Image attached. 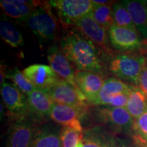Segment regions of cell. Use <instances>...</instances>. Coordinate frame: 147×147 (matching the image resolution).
I'll return each mask as SVG.
<instances>
[{
	"instance_id": "cell-9",
	"label": "cell",
	"mask_w": 147,
	"mask_h": 147,
	"mask_svg": "<svg viewBox=\"0 0 147 147\" xmlns=\"http://www.w3.org/2000/svg\"><path fill=\"white\" fill-rule=\"evenodd\" d=\"M55 103L71 106L87 105V99L79 88L60 79L52 87L46 90Z\"/></svg>"
},
{
	"instance_id": "cell-29",
	"label": "cell",
	"mask_w": 147,
	"mask_h": 147,
	"mask_svg": "<svg viewBox=\"0 0 147 147\" xmlns=\"http://www.w3.org/2000/svg\"><path fill=\"white\" fill-rule=\"evenodd\" d=\"M93 4L95 5H109V4H113V1H92Z\"/></svg>"
},
{
	"instance_id": "cell-18",
	"label": "cell",
	"mask_w": 147,
	"mask_h": 147,
	"mask_svg": "<svg viewBox=\"0 0 147 147\" xmlns=\"http://www.w3.org/2000/svg\"><path fill=\"white\" fill-rule=\"evenodd\" d=\"M128 10L137 30L147 40V1H121Z\"/></svg>"
},
{
	"instance_id": "cell-27",
	"label": "cell",
	"mask_w": 147,
	"mask_h": 147,
	"mask_svg": "<svg viewBox=\"0 0 147 147\" xmlns=\"http://www.w3.org/2000/svg\"><path fill=\"white\" fill-rule=\"evenodd\" d=\"M83 147H108L113 140H106L101 135L95 133H88L82 139Z\"/></svg>"
},
{
	"instance_id": "cell-33",
	"label": "cell",
	"mask_w": 147,
	"mask_h": 147,
	"mask_svg": "<svg viewBox=\"0 0 147 147\" xmlns=\"http://www.w3.org/2000/svg\"><path fill=\"white\" fill-rule=\"evenodd\" d=\"M136 146L137 147H147V145H136Z\"/></svg>"
},
{
	"instance_id": "cell-4",
	"label": "cell",
	"mask_w": 147,
	"mask_h": 147,
	"mask_svg": "<svg viewBox=\"0 0 147 147\" xmlns=\"http://www.w3.org/2000/svg\"><path fill=\"white\" fill-rule=\"evenodd\" d=\"M49 4L56 11L59 21L65 29L91 13L94 6L89 0H53L49 1Z\"/></svg>"
},
{
	"instance_id": "cell-2",
	"label": "cell",
	"mask_w": 147,
	"mask_h": 147,
	"mask_svg": "<svg viewBox=\"0 0 147 147\" xmlns=\"http://www.w3.org/2000/svg\"><path fill=\"white\" fill-rule=\"evenodd\" d=\"M146 64V58L141 52L123 53L111 58L109 70L123 81L137 87Z\"/></svg>"
},
{
	"instance_id": "cell-15",
	"label": "cell",
	"mask_w": 147,
	"mask_h": 147,
	"mask_svg": "<svg viewBox=\"0 0 147 147\" xmlns=\"http://www.w3.org/2000/svg\"><path fill=\"white\" fill-rule=\"evenodd\" d=\"M133 86L118 78L110 77L105 80L96 98L91 104L95 106H108L114 97L121 93H129Z\"/></svg>"
},
{
	"instance_id": "cell-28",
	"label": "cell",
	"mask_w": 147,
	"mask_h": 147,
	"mask_svg": "<svg viewBox=\"0 0 147 147\" xmlns=\"http://www.w3.org/2000/svg\"><path fill=\"white\" fill-rule=\"evenodd\" d=\"M137 87L147 99V62L139 78Z\"/></svg>"
},
{
	"instance_id": "cell-26",
	"label": "cell",
	"mask_w": 147,
	"mask_h": 147,
	"mask_svg": "<svg viewBox=\"0 0 147 147\" xmlns=\"http://www.w3.org/2000/svg\"><path fill=\"white\" fill-rule=\"evenodd\" d=\"M83 138V132L71 127L64 126L61 131L62 147H77Z\"/></svg>"
},
{
	"instance_id": "cell-32",
	"label": "cell",
	"mask_w": 147,
	"mask_h": 147,
	"mask_svg": "<svg viewBox=\"0 0 147 147\" xmlns=\"http://www.w3.org/2000/svg\"><path fill=\"white\" fill-rule=\"evenodd\" d=\"M108 147H115V144H114V142H113L110 143V144Z\"/></svg>"
},
{
	"instance_id": "cell-24",
	"label": "cell",
	"mask_w": 147,
	"mask_h": 147,
	"mask_svg": "<svg viewBox=\"0 0 147 147\" xmlns=\"http://www.w3.org/2000/svg\"><path fill=\"white\" fill-rule=\"evenodd\" d=\"M113 15L115 24L117 26L138 31L128 10L122 2H116L113 5Z\"/></svg>"
},
{
	"instance_id": "cell-23",
	"label": "cell",
	"mask_w": 147,
	"mask_h": 147,
	"mask_svg": "<svg viewBox=\"0 0 147 147\" xmlns=\"http://www.w3.org/2000/svg\"><path fill=\"white\" fill-rule=\"evenodd\" d=\"M7 78H10L14 85L25 95H28L36 89L32 82L25 76L23 71H20L16 67L8 71Z\"/></svg>"
},
{
	"instance_id": "cell-11",
	"label": "cell",
	"mask_w": 147,
	"mask_h": 147,
	"mask_svg": "<svg viewBox=\"0 0 147 147\" xmlns=\"http://www.w3.org/2000/svg\"><path fill=\"white\" fill-rule=\"evenodd\" d=\"M29 116L35 122H42L50 117L55 102L45 90L36 89L27 95Z\"/></svg>"
},
{
	"instance_id": "cell-13",
	"label": "cell",
	"mask_w": 147,
	"mask_h": 147,
	"mask_svg": "<svg viewBox=\"0 0 147 147\" xmlns=\"http://www.w3.org/2000/svg\"><path fill=\"white\" fill-rule=\"evenodd\" d=\"M75 79L77 86L89 104L96 98L106 80L102 74L84 70L75 71Z\"/></svg>"
},
{
	"instance_id": "cell-7",
	"label": "cell",
	"mask_w": 147,
	"mask_h": 147,
	"mask_svg": "<svg viewBox=\"0 0 147 147\" xmlns=\"http://www.w3.org/2000/svg\"><path fill=\"white\" fill-rule=\"evenodd\" d=\"M1 95L3 103L14 120L29 115L27 97L14 84L5 82L1 84Z\"/></svg>"
},
{
	"instance_id": "cell-30",
	"label": "cell",
	"mask_w": 147,
	"mask_h": 147,
	"mask_svg": "<svg viewBox=\"0 0 147 147\" xmlns=\"http://www.w3.org/2000/svg\"><path fill=\"white\" fill-rule=\"evenodd\" d=\"M142 53L144 54V53H147V40H145L144 42H143V47Z\"/></svg>"
},
{
	"instance_id": "cell-5",
	"label": "cell",
	"mask_w": 147,
	"mask_h": 147,
	"mask_svg": "<svg viewBox=\"0 0 147 147\" xmlns=\"http://www.w3.org/2000/svg\"><path fill=\"white\" fill-rule=\"evenodd\" d=\"M74 26L93 42L104 56L113 57V50L109 45L106 29L95 21L92 12L77 21Z\"/></svg>"
},
{
	"instance_id": "cell-25",
	"label": "cell",
	"mask_w": 147,
	"mask_h": 147,
	"mask_svg": "<svg viewBox=\"0 0 147 147\" xmlns=\"http://www.w3.org/2000/svg\"><path fill=\"white\" fill-rule=\"evenodd\" d=\"M131 130L136 145H147V110L134 120Z\"/></svg>"
},
{
	"instance_id": "cell-34",
	"label": "cell",
	"mask_w": 147,
	"mask_h": 147,
	"mask_svg": "<svg viewBox=\"0 0 147 147\" xmlns=\"http://www.w3.org/2000/svg\"><path fill=\"white\" fill-rule=\"evenodd\" d=\"M146 62H147V57H146Z\"/></svg>"
},
{
	"instance_id": "cell-8",
	"label": "cell",
	"mask_w": 147,
	"mask_h": 147,
	"mask_svg": "<svg viewBox=\"0 0 147 147\" xmlns=\"http://www.w3.org/2000/svg\"><path fill=\"white\" fill-rule=\"evenodd\" d=\"M108 38L111 45L117 50L124 53L138 51L142 53L143 42L138 31L113 25L108 29Z\"/></svg>"
},
{
	"instance_id": "cell-17",
	"label": "cell",
	"mask_w": 147,
	"mask_h": 147,
	"mask_svg": "<svg viewBox=\"0 0 147 147\" xmlns=\"http://www.w3.org/2000/svg\"><path fill=\"white\" fill-rule=\"evenodd\" d=\"M39 1L21 0H1L0 5L7 16L25 21L38 5Z\"/></svg>"
},
{
	"instance_id": "cell-16",
	"label": "cell",
	"mask_w": 147,
	"mask_h": 147,
	"mask_svg": "<svg viewBox=\"0 0 147 147\" xmlns=\"http://www.w3.org/2000/svg\"><path fill=\"white\" fill-rule=\"evenodd\" d=\"M88 110V106H71L55 103L51 113L50 117L55 123L64 126H69L80 121Z\"/></svg>"
},
{
	"instance_id": "cell-21",
	"label": "cell",
	"mask_w": 147,
	"mask_h": 147,
	"mask_svg": "<svg viewBox=\"0 0 147 147\" xmlns=\"http://www.w3.org/2000/svg\"><path fill=\"white\" fill-rule=\"evenodd\" d=\"M0 35L5 43L13 48H18L23 45V36L17 29L5 19L0 23Z\"/></svg>"
},
{
	"instance_id": "cell-19",
	"label": "cell",
	"mask_w": 147,
	"mask_h": 147,
	"mask_svg": "<svg viewBox=\"0 0 147 147\" xmlns=\"http://www.w3.org/2000/svg\"><path fill=\"white\" fill-rule=\"evenodd\" d=\"M61 131L52 125L38 128L31 147H62Z\"/></svg>"
},
{
	"instance_id": "cell-1",
	"label": "cell",
	"mask_w": 147,
	"mask_h": 147,
	"mask_svg": "<svg viewBox=\"0 0 147 147\" xmlns=\"http://www.w3.org/2000/svg\"><path fill=\"white\" fill-rule=\"evenodd\" d=\"M63 54L78 70L102 74L104 70L102 51L78 30L66 29L60 41Z\"/></svg>"
},
{
	"instance_id": "cell-31",
	"label": "cell",
	"mask_w": 147,
	"mask_h": 147,
	"mask_svg": "<svg viewBox=\"0 0 147 147\" xmlns=\"http://www.w3.org/2000/svg\"><path fill=\"white\" fill-rule=\"evenodd\" d=\"M119 147H137L136 146H131V145H126V144H122L120 145Z\"/></svg>"
},
{
	"instance_id": "cell-3",
	"label": "cell",
	"mask_w": 147,
	"mask_h": 147,
	"mask_svg": "<svg viewBox=\"0 0 147 147\" xmlns=\"http://www.w3.org/2000/svg\"><path fill=\"white\" fill-rule=\"evenodd\" d=\"M25 21L27 26L38 38L40 45L53 40L57 34V21L53 14L49 1H39Z\"/></svg>"
},
{
	"instance_id": "cell-6",
	"label": "cell",
	"mask_w": 147,
	"mask_h": 147,
	"mask_svg": "<svg viewBox=\"0 0 147 147\" xmlns=\"http://www.w3.org/2000/svg\"><path fill=\"white\" fill-rule=\"evenodd\" d=\"M38 129L36 122L31 118L14 120L8 131L6 147H31Z\"/></svg>"
},
{
	"instance_id": "cell-12",
	"label": "cell",
	"mask_w": 147,
	"mask_h": 147,
	"mask_svg": "<svg viewBox=\"0 0 147 147\" xmlns=\"http://www.w3.org/2000/svg\"><path fill=\"white\" fill-rule=\"evenodd\" d=\"M47 59L51 68L59 77L71 85L78 87L75 79V71L71 65V61L63 54L59 46L53 45L49 48L47 52Z\"/></svg>"
},
{
	"instance_id": "cell-10",
	"label": "cell",
	"mask_w": 147,
	"mask_h": 147,
	"mask_svg": "<svg viewBox=\"0 0 147 147\" xmlns=\"http://www.w3.org/2000/svg\"><path fill=\"white\" fill-rule=\"evenodd\" d=\"M97 110L99 119L119 131H127L131 129L134 119L126 108L100 106Z\"/></svg>"
},
{
	"instance_id": "cell-20",
	"label": "cell",
	"mask_w": 147,
	"mask_h": 147,
	"mask_svg": "<svg viewBox=\"0 0 147 147\" xmlns=\"http://www.w3.org/2000/svg\"><path fill=\"white\" fill-rule=\"evenodd\" d=\"M126 109L134 120L139 118L147 110V99L136 86H133L129 93Z\"/></svg>"
},
{
	"instance_id": "cell-14",
	"label": "cell",
	"mask_w": 147,
	"mask_h": 147,
	"mask_svg": "<svg viewBox=\"0 0 147 147\" xmlns=\"http://www.w3.org/2000/svg\"><path fill=\"white\" fill-rule=\"evenodd\" d=\"M37 89L47 90L57 83L60 78L51 68L44 64H34L22 71Z\"/></svg>"
},
{
	"instance_id": "cell-22",
	"label": "cell",
	"mask_w": 147,
	"mask_h": 147,
	"mask_svg": "<svg viewBox=\"0 0 147 147\" xmlns=\"http://www.w3.org/2000/svg\"><path fill=\"white\" fill-rule=\"evenodd\" d=\"M94 5L92 14L99 25L108 30L115 24L113 15V8L112 4L105 5Z\"/></svg>"
}]
</instances>
